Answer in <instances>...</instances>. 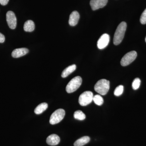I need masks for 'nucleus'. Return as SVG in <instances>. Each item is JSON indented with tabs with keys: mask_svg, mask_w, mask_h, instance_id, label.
Wrapping results in <instances>:
<instances>
[{
	"mask_svg": "<svg viewBox=\"0 0 146 146\" xmlns=\"http://www.w3.org/2000/svg\"><path fill=\"white\" fill-rule=\"evenodd\" d=\"M141 80L139 78H136L133 80L132 84V88L134 90H137L141 85Z\"/></svg>",
	"mask_w": 146,
	"mask_h": 146,
	"instance_id": "aec40b11",
	"label": "nucleus"
},
{
	"mask_svg": "<svg viewBox=\"0 0 146 146\" xmlns=\"http://www.w3.org/2000/svg\"><path fill=\"white\" fill-rule=\"evenodd\" d=\"M127 24L125 22H121L119 25L114 35L113 39L114 44L118 45L122 42L124 36Z\"/></svg>",
	"mask_w": 146,
	"mask_h": 146,
	"instance_id": "f257e3e1",
	"label": "nucleus"
},
{
	"mask_svg": "<svg viewBox=\"0 0 146 146\" xmlns=\"http://www.w3.org/2000/svg\"><path fill=\"white\" fill-rule=\"evenodd\" d=\"M93 101L98 106H101L104 103L103 98L99 95H96L94 96L93 98Z\"/></svg>",
	"mask_w": 146,
	"mask_h": 146,
	"instance_id": "a211bd4d",
	"label": "nucleus"
},
{
	"mask_svg": "<svg viewBox=\"0 0 146 146\" xmlns=\"http://www.w3.org/2000/svg\"><path fill=\"white\" fill-rule=\"evenodd\" d=\"M140 22L143 25L146 24V9L141 15L140 18Z\"/></svg>",
	"mask_w": 146,
	"mask_h": 146,
	"instance_id": "412c9836",
	"label": "nucleus"
},
{
	"mask_svg": "<svg viewBox=\"0 0 146 146\" xmlns=\"http://www.w3.org/2000/svg\"><path fill=\"white\" fill-rule=\"evenodd\" d=\"M60 138L56 134H52L47 137L46 143L48 145L51 146L56 145L59 143Z\"/></svg>",
	"mask_w": 146,
	"mask_h": 146,
	"instance_id": "f8f14e48",
	"label": "nucleus"
},
{
	"mask_svg": "<svg viewBox=\"0 0 146 146\" xmlns=\"http://www.w3.org/2000/svg\"><path fill=\"white\" fill-rule=\"evenodd\" d=\"M82 83V79L80 76H76L72 79L67 84L66 91L67 93H73L79 88Z\"/></svg>",
	"mask_w": 146,
	"mask_h": 146,
	"instance_id": "7ed1b4c3",
	"label": "nucleus"
},
{
	"mask_svg": "<svg viewBox=\"0 0 146 146\" xmlns=\"http://www.w3.org/2000/svg\"><path fill=\"white\" fill-rule=\"evenodd\" d=\"M48 105L46 103H42L36 106L34 110L35 113L36 115H39L44 112L47 109Z\"/></svg>",
	"mask_w": 146,
	"mask_h": 146,
	"instance_id": "dca6fc26",
	"label": "nucleus"
},
{
	"mask_svg": "<svg viewBox=\"0 0 146 146\" xmlns=\"http://www.w3.org/2000/svg\"><path fill=\"white\" fill-rule=\"evenodd\" d=\"M35 28V25L33 21L31 20L27 21L24 24V29L26 32L33 31Z\"/></svg>",
	"mask_w": 146,
	"mask_h": 146,
	"instance_id": "2eb2a0df",
	"label": "nucleus"
},
{
	"mask_svg": "<svg viewBox=\"0 0 146 146\" xmlns=\"http://www.w3.org/2000/svg\"><path fill=\"white\" fill-rule=\"evenodd\" d=\"M90 141V138L89 136H83L77 140L74 143V146H82L88 143Z\"/></svg>",
	"mask_w": 146,
	"mask_h": 146,
	"instance_id": "4468645a",
	"label": "nucleus"
},
{
	"mask_svg": "<svg viewBox=\"0 0 146 146\" xmlns=\"http://www.w3.org/2000/svg\"><path fill=\"white\" fill-rule=\"evenodd\" d=\"M6 20L9 27L11 29H14L17 25V19L15 13L12 11H8L6 14Z\"/></svg>",
	"mask_w": 146,
	"mask_h": 146,
	"instance_id": "0eeeda50",
	"label": "nucleus"
},
{
	"mask_svg": "<svg viewBox=\"0 0 146 146\" xmlns=\"http://www.w3.org/2000/svg\"><path fill=\"white\" fill-rule=\"evenodd\" d=\"M124 87L123 85H119L116 87L115 91H114V95L116 96H119L122 94L123 92Z\"/></svg>",
	"mask_w": 146,
	"mask_h": 146,
	"instance_id": "6ab92c4d",
	"label": "nucleus"
},
{
	"mask_svg": "<svg viewBox=\"0 0 146 146\" xmlns=\"http://www.w3.org/2000/svg\"><path fill=\"white\" fill-rule=\"evenodd\" d=\"M65 112L63 109L56 110L51 115L50 123L52 125L56 124L60 122L65 117Z\"/></svg>",
	"mask_w": 146,
	"mask_h": 146,
	"instance_id": "20e7f679",
	"label": "nucleus"
},
{
	"mask_svg": "<svg viewBox=\"0 0 146 146\" xmlns=\"http://www.w3.org/2000/svg\"><path fill=\"white\" fill-rule=\"evenodd\" d=\"M94 95L90 91H86L82 94L79 98V103L82 106H86L93 101Z\"/></svg>",
	"mask_w": 146,
	"mask_h": 146,
	"instance_id": "39448f33",
	"label": "nucleus"
},
{
	"mask_svg": "<svg viewBox=\"0 0 146 146\" xmlns=\"http://www.w3.org/2000/svg\"><path fill=\"white\" fill-rule=\"evenodd\" d=\"M145 41H146V38H145Z\"/></svg>",
	"mask_w": 146,
	"mask_h": 146,
	"instance_id": "b1692460",
	"label": "nucleus"
},
{
	"mask_svg": "<svg viewBox=\"0 0 146 146\" xmlns=\"http://www.w3.org/2000/svg\"><path fill=\"white\" fill-rule=\"evenodd\" d=\"M108 0H91L90 5L93 10L103 8L106 5Z\"/></svg>",
	"mask_w": 146,
	"mask_h": 146,
	"instance_id": "1a4fd4ad",
	"label": "nucleus"
},
{
	"mask_svg": "<svg viewBox=\"0 0 146 146\" xmlns=\"http://www.w3.org/2000/svg\"><path fill=\"white\" fill-rule=\"evenodd\" d=\"M9 0H0V4L2 5H6L8 4Z\"/></svg>",
	"mask_w": 146,
	"mask_h": 146,
	"instance_id": "4be33fe9",
	"label": "nucleus"
},
{
	"mask_svg": "<svg viewBox=\"0 0 146 146\" xmlns=\"http://www.w3.org/2000/svg\"><path fill=\"white\" fill-rule=\"evenodd\" d=\"M76 68V66L75 65H70L68 68H65V70L62 72V74H61V76L63 78L67 77L71 73L73 72Z\"/></svg>",
	"mask_w": 146,
	"mask_h": 146,
	"instance_id": "ddd939ff",
	"label": "nucleus"
},
{
	"mask_svg": "<svg viewBox=\"0 0 146 146\" xmlns=\"http://www.w3.org/2000/svg\"><path fill=\"white\" fill-rule=\"evenodd\" d=\"M74 117L76 119L82 121L85 119L86 118V116L85 114L83 113L81 110H77L74 113Z\"/></svg>",
	"mask_w": 146,
	"mask_h": 146,
	"instance_id": "f3484780",
	"label": "nucleus"
},
{
	"mask_svg": "<svg viewBox=\"0 0 146 146\" xmlns=\"http://www.w3.org/2000/svg\"><path fill=\"white\" fill-rule=\"evenodd\" d=\"M29 52V50L27 48H20L16 49L12 52L11 55L13 58H18L27 54Z\"/></svg>",
	"mask_w": 146,
	"mask_h": 146,
	"instance_id": "9d476101",
	"label": "nucleus"
},
{
	"mask_svg": "<svg viewBox=\"0 0 146 146\" xmlns=\"http://www.w3.org/2000/svg\"><path fill=\"white\" fill-rule=\"evenodd\" d=\"M80 15L77 11H74L71 13L69 18V24L71 26H75L78 23Z\"/></svg>",
	"mask_w": 146,
	"mask_h": 146,
	"instance_id": "9b49d317",
	"label": "nucleus"
},
{
	"mask_svg": "<svg viewBox=\"0 0 146 146\" xmlns=\"http://www.w3.org/2000/svg\"><path fill=\"white\" fill-rule=\"evenodd\" d=\"M110 42V36L106 33L103 34L97 42V46L100 49H103L106 48Z\"/></svg>",
	"mask_w": 146,
	"mask_h": 146,
	"instance_id": "6e6552de",
	"label": "nucleus"
},
{
	"mask_svg": "<svg viewBox=\"0 0 146 146\" xmlns=\"http://www.w3.org/2000/svg\"><path fill=\"white\" fill-rule=\"evenodd\" d=\"M5 40V37L3 35L0 33V43H3Z\"/></svg>",
	"mask_w": 146,
	"mask_h": 146,
	"instance_id": "5701e85b",
	"label": "nucleus"
},
{
	"mask_svg": "<svg viewBox=\"0 0 146 146\" xmlns=\"http://www.w3.org/2000/svg\"><path fill=\"white\" fill-rule=\"evenodd\" d=\"M137 54L135 51H131L124 56L121 61L122 66H126L133 62L137 57Z\"/></svg>",
	"mask_w": 146,
	"mask_h": 146,
	"instance_id": "423d86ee",
	"label": "nucleus"
},
{
	"mask_svg": "<svg viewBox=\"0 0 146 146\" xmlns=\"http://www.w3.org/2000/svg\"><path fill=\"white\" fill-rule=\"evenodd\" d=\"M109 89L110 82L104 79L98 81L94 86L95 91L103 96L106 95Z\"/></svg>",
	"mask_w": 146,
	"mask_h": 146,
	"instance_id": "f03ea898",
	"label": "nucleus"
}]
</instances>
